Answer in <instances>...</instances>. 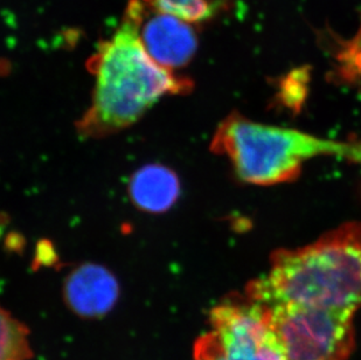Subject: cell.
Here are the masks:
<instances>
[{
  "label": "cell",
  "instance_id": "3957f363",
  "mask_svg": "<svg viewBox=\"0 0 361 360\" xmlns=\"http://www.w3.org/2000/svg\"><path fill=\"white\" fill-rule=\"evenodd\" d=\"M212 150L225 155L240 179L274 185L296 179L305 160L346 158L361 165V143L324 140L300 130L266 126L232 114L218 126Z\"/></svg>",
  "mask_w": 361,
  "mask_h": 360
},
{
  "label": "cell",
  "instance_id": "ba28073f",
  "mask_svg": "<svg viewBox=\"0 0 361 360\" xmlns=\"http://www.w3.org/2000/svg\"><path fill=\"white\" fill-rule=\"evenodd\" d=\"M180 194V181L174 171L161 164L140 167L129 181V196L140 211L158 215L169 211Z\"/></svg>",
  "mask_w": 361,
  "mask_h": 360
},
{
  "label": "cell",
  "instance_id": "52a82bcc",
  "mask_svg": "<svg viewBox=\"0 0 361 360\" xmlns=\"http://www.w3.org/2000/svg\"><path fill=\"white\" fill-rule=\"evenodd\" d=\"M65 302L87 320L110 313L120 299V284L109 269L96 263L79 265L65 280Z\"/></svg>",
  "mask_w": 361,
  "mask_h": 360
},
{
  "label": "cell",
  "instance_id": "277c9868",
  "mask_svg": "<svg viewBox=\"0 0 361 360\" xmlns=\"http://www.w3.org/2000/svg\"><path fill=\"white\" fill-rule=\"evenodd\" d=\"M208 323L195 342V360H286L269 308L247 295L215 306Z\"/></svg>",
  "mask_w": 361,
  "mask_h": 360
},
{
  "label": "cell",
  "instance_id": "8992f818",
  "mask_svg": "<svg viewBox=\"0 0 361 360\" xmlns=\"http://www.w3.org/2000/svg\"><path fill=\"white\" fill-rule=\"evenodd\" d=\"M126 14L133 18L147 54L174 72L195 56L198 37L191 23L154 6L151 0H131Z\"/></svg>",
  "mask_w": 361,
  "mask_h": 360
},
{
  "label": "cell",
  "instance_id": "5b68a950",
  "mask_svg": "<svg viewBox=\"0 0 361 360\" xmlns=\"http://www.w3.org/2000/svg\"><path fill=\"white\" fill-rule=\"evenodd\" d=\"M268 308L286 360L351 357L355 347V313L296 304Z\"/></svg>",
  "mask_w": 361,
  "mask_h": 360
},
{
  "label": "cell",
  "instance_id": "9c48e42d",
  "mask_svg": "<svg viewBox=\"0 0 361 360\" xmlns=\"http://www.w3.org/2000/svg\"><path fill=\"white\" fill-rule=\"evenodd\" d=\"M31 357L27 328L0 306V360H28Z\"/></svg>",
  "mask_w": 361,
  "mask_h": 360
},
{
  "label": "cell",
  "instance_id": "30bf717a",
  "mask_svg": "<svg viewBox=\"0 0 361 360\" xmlns=\"http://www.w3.org/2000/svg\"><path fill=\"white\" fill-rule=\"evenodd\" d=\"M159 10L191 24L208 20L221 12L229 0H151Z\"/></svg>",
  "mask_w": 361,
  "mask_h": 360
},
{
  "label": "cell",
  "instance_id": "6da1fadb",
  "mask_svg": "<svg viewBox=\"0 0 361 360\" xmlns=\"http://www.w3.org/2000/svg\"><path fill=\"white\" fill-rule=\"evenodd\" d=\"M95 76L92 104L76 123L85 138H103L133 126L167 95L191 90V81L163 68L145 51L133 18L99 44L89 61Z\"/></svg>",
  "mask_w": 361,
  "mask_h": 360
},
{
  "label": "cell",
  "instance_id": "7a4b0ae2",
  "mask_svg": "<svg viewBox=\"0 0 361 360\" xmlns=\"http://www.w3.org/2000/svg\"><path fill=\"white\" fill-rule=\"evenodd\" d=\"M266 275L245 295L263 306H312L357 313L361 308V221L297 249H279Z\"/></svg>",
  "mask_w": 361,
  "mask_h": 360
}]
</instances>
